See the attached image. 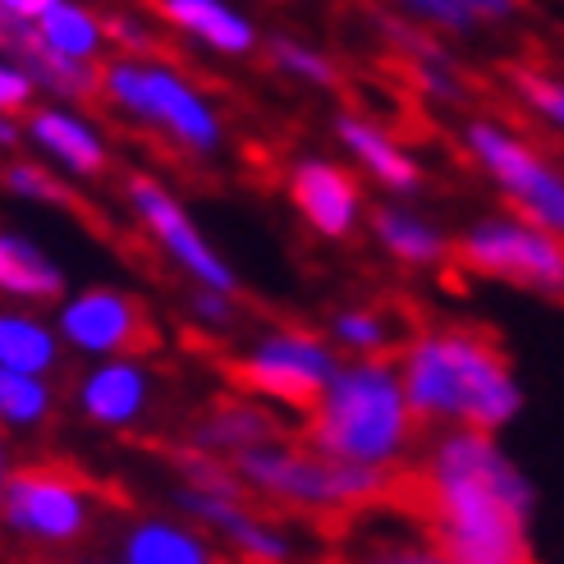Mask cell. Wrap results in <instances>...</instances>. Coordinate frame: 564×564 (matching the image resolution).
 I'll return each instance as SVG.
<instances>
[{"instance_id":"1","label":"cell","mask_w":564,"mask_h":564,"mask_svg":"<svg viewBox=\"0 0 564 564\" xmlns=\"http://www.w3.org/2000/svg\"><path fill=\"white\" fill-rule=\"evenodd\" d=\"M409 510L455 564H532L528 523L538 491L496 432L445 427L413 477Z\"/></svg>"},{"instance_id":"2","label":"cell","mask_w":564,"mask_h":564,"mask_svg":"<svg viewBox=\"0 0 564 564\" xmlns=\"http://www.w3.org/2000/svg\"><path fill=\"white\" fill-rule=\"evenodd\" d=\"M409 409L427 427L500 432L523 409V386L491 335L468 326L422 330L400 354Z\"/></svg>"},{"instance_id":"3","label":"cell","mask_w":564,"mask_h":564,"mask_svg":"<svg viewBox=\"0 0 564 564\" xmlns=\"http://www.w3.org/2000/svg\"><path fill=\"white\" fill-rule=\"evenodd\" d=\"M417 432V417L409 409V394L400 381V362L390 358H358L340 362L322 400L303 422V441L330 459L394 468Z\"/></svg>"},{"instance_id":"4","label":"cell","mask_w":564,"mask_h":564,"mask_svg":"<svg viewBox=\"0 0 564 564\" xmlns=\"http://www.w3.org/2000/svg\"><path fill=\"white\" fill-rule=\"evenodd\" d=\"M239 482L262 491L294 510H326V514H358L372 510L394 491L390 468H368L349 459L317 455L313 445H285V441H262L235 455Z\"/></svg>"},{"instance_id":"5","label":"cell","mask_w":564,"mask_h":564,"mask_svg":"<svg viewBox=\"0 0 564 564\" xmlns=\"http://www.w3.org/2000/svg\"><path fill=\"white\" fill-rule=\"evenodd\" d=\"M101 97L116 101L124 116L143 120L148 129L165 133L175 148L193 152V156H212L220 148V116L207 101L203 88L161 65V61H143V55H124V61L101 65Z\"/></svg>"},{"instance_id":"6","label":"cell","mask_w":564,"mask_h":564,"mask_svg":"<svg viewBox=\"0 0 564 564\" xmlns=\"http://www.w3.org/2000/svg\"><path fill=\"white\" fill-rule=\"evenodd\" d=\"M455 258L464 271L514 285L523 294L564 303V235L542 230L514 212L473 220L455 243Z\"/></svg>"},{"instance_id":"7","label":"cell","mask_w":564,"mask_h":564,"mask_svg":"<svg viewBox=\"0 0 564 564\" xmlns=\"http://www.w3.org/2000/svg\"><path fill=\"white\" fill-rule=\"evenodd\" d=\"M340 372V358L335 349L313 330L299 326H280L258 335L235 362L230 377L243 394H258L267 404H280L290 413H313V404L322 400V390L330 386V377Z\"/></svg>"},{"instance_id":"8","label":"cell","mask_w":564,"mask_h":564,"mask_svg":"<svg viewBox=\"0 0 564 564\" xmlns=\"http://www.w3.org/2000/svg\"><path fill=\"white\" fill-rule=\"evenodd\" d=\"M464 152L505 193L514 216L564 235V171L532 148L523 133H514L500 120H473L464 129Z\"/></svg>"},{"instance_id":"9","label":"cell","mask_w":564,"mask_h":564,"mask_svg":"<svg viewBox=\"0 0 564 564\" xmlns=\"http://www.w3.org/2000/svg\"><path fill=\"white\" fill-rule=\"evenodd\" d=\"M0 519L28 542L69 546L88 532L93 500L74 473L51 468V464H28V468L10 473L6 500H0Z\"/></svg>"},{"instance_id":"10","label":"cell","mask_w":564,"mask_h":564,"mask_svg":"<svg viewBox=\"0 0 564 564\" xmlns=\"http://www.w3.org/2000/svg\"><path fill=\"white\" fill-rule=\"evenodd\" d=\"M55 330L69 349L88 358H143L148 349H156V322L143 299L116 285H93L65 299Z\"/></svg>"},{"instance_id":"11","label":"cell","mask_w":564,"mask_h":564,"mask_svg":"<svg viewBox=\"0 0 564 564\" xmlns=\"http://www.w3.org/2000/svg\"><path fill=\"white\" fill-rule=\"evenodd\" d=\"M124 197L133 216L143 220V230L156 239L161 252H171L175 267L184 275H193V285H207V290H220V294H235L239 290V275L235 267L220 258V252L203 239V230L193 225V216L180 207V197L165 188L161 180L152 175H129L124 180Z\"/></svg>"},{"instance_id":"12","label":"cell","mask_w":564,"mask_h":564,"mask_svg":"<svg viewBox=\"0 0 564 564\" xmlns=\"http://www.w3.org/2000/svg\"><path fill=\"white\" fill-rule=\"evenodd\" d=\"M175 505L197 519L203 528H212L216 538L230 542L235 555H243L248 564H294L299 546L280 523H271L267 514H258L243 496H216V491H197V487H175Z\"/></svg>"},{"instance_id":"13","label":"cell","mask_w":564,"mask_h":564,"mask_svg":"<svg viewBox=\"0 0 564 564\" xmlns=\"http://www.w3.org/2000/svg\"><path fill=\"white\" fill-rule=\"evenodd\" d=\"M290 203L322 239H349L362 220V188L335 161L303 156L290 171Z\"/></svg>"},{"instance_id":"14","label":"cell","mask_w":564,"mask_h":564,"mask_svg":"<svg viewBox=\"0 0 564 564\" xmlns=\"http://www.w3.org/2000/svg\"><path fill=\"white\" fill-rule=\"evenodd\" d=\"M152 377L138 358H101L78 386V409L97 427H129L148 413Z\"/></svg>"},{"instance_id":"15","label":"cell","mask_w":564,"mask_h":564,"mask_svg":"<svg viewBox=\"0 0 564 564\" xmlns=\"http://www.w3.org/2000/svg\"><path fill=\"white\" fill-rule=\"evenodd\" d=\"M28 138L55 161L65 165L69 175L78 180H97L106 171V138L97 133L93 120H83L78 110L65 106H42V110H28Z\"/></svg>"},{"instance_id":"16","label":"cell","mask_w":564,"mask_h":564,"mask_svg":"<svg viewBox=\"0 0 564 564\" xmlns=\"http://www.w3.org/2000/svg\"><path fill=\"white\" fill-rule=\"evenodd\" d=\"M335 133H340L345 152H349L386 193H417V188H422V165H417V156H413L390 129H381L377 120L340 116Z\"/></svg>"},{"instance_id":"17","label":"cell","mask_w":564,"mask_h":564,"mask_svg":"<svg viewBox=\"0 0 564 564\" xmlns=\"http://www.w3.org/2000/svg\"><path fill=\"white\" fill-rule=\"evenodd\" d=\"M152 10L171 23L175 33L203 42L216 55H248L258 46V28L235 6H225V0H152Z\"/></svg>"},{"instance_id":"18","label":"cell","mask_w":564,"mask_h":564,"mask_svg":"<svg viewBox=\"0 0 564 564\" xmlns=\"http://www.w3.org/2000/svg\"><path fill=\"white\" fill-rule=\"evenodd\" d=\"M188 441L207 455H239L248 445H262V441H275V417L267 404H252V400H220L212 404L203 417L193 422Z\"/></svg>"},{"instance_id":"19","label":"cell","mask_w":564,"mask_h":564,"mask_svg":"<svg viewBox=\"0 0 564 564\" xmlns=\"http://www.w3.org/2000/svg\"><path fill=\"white\" fill-rule=\"evenodd\" d=\"M220 555L197 528L175 519H138L120 538V564H216Z\"/></svg>"},{"instance_id":"20","label":"cell","mask_w":564,"mask_h":564,"mask_svg":"<svg viewBox=\"0 0 564 564\" xmlns=\"http://www.w3.org/2000/svg\"><path fill=\"white\" fill-rule=\"evenodd\" d=\"M0 294L19 303H55L65 299V271L37 243L0 230Z\"/></svg>"},{"instance_id":"21","label":"cell","mask_w":564,"mask_h":564,"mask_svg":"<svg viewBox=\"0 0 564 564\" xmlns=\"http://www.w3.org/2000/svg\"><path fill=\"white\" fill-rule=\"evenodd\" d=\"M372 235L404 267H441L455 243H449L427 216H417L409 207H377L372 212Z\"/></svg>"},{"instance_id":"22","label":"cell","mask_w":564,"mask_h":564,"mask_svg":"<svg viewBox=\"0 0 564 564\" xmlns=\"http://www.w3.org/2000/svg\"><path fill=\"white\" fill-rule=\"evenodd\" d=\"M61 362V330L28 313H0V368L46 377Z\"/></svg>"},{"instance_id":"23","label":"cell","mask_w":564,"mask_h":564,"mask_svg":"<svg viewBox=\"0 0 564 564\" xmlns=\"http://www.w3.org/2000/svg\"><path fill=\"white\" fill-rule=\"evenodd\" d=\"M37 33L42 42L65 55V61H83V65H97V55L106 46V19H97L88 6H74V0H61L55 10H46L37 19Z\"/></svg>"},{"instance_id":"24","label":"cell","mask_w":564,"mask_h":564,"mask_svg":"<svg viewBox=\"0 0 564 564\" xmlns=\"http://www.w3.org/2000/svg\"><path fill=\"white\" fill-rule=\"evenodd\" d=\"M409 19L445 28V33H468L477 23H500L514 19L519 0H394Z\"/></svg>"},{"instance_id":"25","label":"cell","mask_w":564,"mask_h":564,"mask_svg":"<svg viewBox=\"0 0 564 564\" xmlns=\"http://www.w3.org/2000/svg\"><path fill=\"white\" fill-rule=\"evenodd\" d=\"M354 564H455V560L436 546L427 523L409 510V523L400 532H381V538H372V546H362L354 555Z\"/></svg>"},{"instance_id":"26","label":"cell","mask_w":564,"mask_h":564,"mask_svg":"<svg viewBox=\"0 0 564 564\" xmlns=\"http://www.w3.org/2000/svg\"><path fill=\"white\" fill-rule=\"evenodd\" d=\"M51 404L55 400H51L46 377L0 368V427H6V432L37 427V422L51 417Z\"/></svg>"},{"instance_id":"27","label":"cell","mask_w":564,"mask_h":564,"mask_svg":"<svg viewBox=\"0 0 564 564\" xmlns=\"http://www.w3.org/2000/svg\"><path fill=\"white\" fill-rule=\"evenodd\" d=\"M335 345L358 354V358H381L394 345V326L377 307H349V313L335 317Z\"/></svg>"},{"instance_id":"28","label":"cell","mask_w":564,"mask_h":564,"mask_svg":"<svg viewBox=\"0 0 564 564\" xmlns=\"http://www.w3.org/2000/svg\"><path fill=\"white\" fill-rule=\"evenodd\" d=\"M510 83H514L519 101L532 110V116H538L542 124H551L555 133H564V74L523 65V69L510 74Z\"/></svg>"},{"instance_id":"29","label":"cell","mask_w":564,"mask_h":564,"mask_svg":"<svg viewBox=\"0 0 564 564\" xmlns=\"http://www.w3.org/2000/svg\"><path fill=\"white\" fill-rule=\"evenodd\" d=\"M271 65L280 74H290L299 83H313V88H335L340 83V69H335L330 55H322L317 46L294 42V37H275L271 42Z\"/></svg>"},{"instance_id":"30","label":"cell","mask_w":564,"mask_h":564,"mask_svg":"<svg viewBox=\"0 0 564 564\" xmlns=\"http://www.w3.org/2000/svg\"><path fill=\"white\" fill-rule=\"evenodd\" d=\"M6 188L19 193V197H28V203L78 207V203H74V193H69L61 180H55L46 165H37V161H10V165H6Z\"/></svg>"},{"instance_id":"31","label":"cell","mask_w":564,"mask_h":564,"mask_svg":"<svg viewBox=\"0 0 564 564\" xmlns=\"http://www.w3.org/2000/svg\"><path fill=\"white\" fill-rule=\"evenodd\" d=\"M33 97H37V83L14 61H0V116H28Z\"/></svg>"},{"instance_id":"32","label":"cell","mask_w":564,"mask_h":564,"mask_svg":"<svg viewBox=\"0 0 564 564\" xmlns=\"http://www.w3.org/2000/svg\"><path fill=\"white\" fill-rule=\"evenodd\" d=\"M106 37L116 42V46H124L129 55H148V51L156 46L152 28H148L143 19H133V14H110V19H106Z\"/></svg>"},{"instance_id":"33","label":"cell","mask_w":564,"mask_h":564,"mask_svg":"<svg viewBox=\"0 0 564 564\" xmlns=\"http://www.w3.org/2000/svg\"><path fill=\"white\" fill-rule=\"evenodd\" d=\"M193 313L203 317V322H212V326H230L235 322V303H230V294H220V290H207V285H197V294H193Z\"/></svg>"},{"instance_id":"34","label":"cell","mask_w":564,"mask_h":564,"mask_svg":"<svg viewBox=\"0 0 564 564\" xmlns=\"http://www.w3.org/2000/svg\"><path fill=\"white\" fill-rule=\"evenodd\" d=\"M61 0H0V10L6 14H19V19H28V23H37L46 10H55Z\"/></svg>"},{"instance_id":"35","label":"cell","mask_w":564,"mask_h":564,"mask_svg":"<svg viewBox=\"0 0 564 564\" xmlns=\"http://www.w3.org/2000/svg\"><path fill=\"white\" fill-rule=\"evenodd\" d=\"M10 449H6V436H0V500H6V487H10Z\"/></svg>"},{"instance_id":"36","label":"cell","mask_w":564,"mask_h":564,"mask_svg":"<svg viewBox=\"0 0 564 564\" xmlns=\"http://www.w3.org/2000/svg\"><path fill=\"white\" fill-rule=\"evenodd\" d=\"M14 143H19V129H14V120H10V116H0V148L10 152Z\"/></svg>"}]
</instances>
